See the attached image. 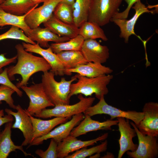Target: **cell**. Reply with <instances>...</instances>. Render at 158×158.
<instances>
[{
  "label": "cell",
  "mask_w": 158,
  "mask_h": 158,
  "mask_svg": "<svg viewBox=\"0 0 158 158\" xmlns=\"http://www.w3.org/2000/svg\"><path fill=\"white\" fill-rule=\"evenodd\" d=\"M75 0H62V1L73 7Z\"/></svg>",
  "instance_id": "39"
},
{
  "label": "cell",
  "mask_w": 158,
  "mask_h": 158,
  "mask_svg": "<svg viewBox=\"0 0 158 158\" xmlns=\"http://www.w3.org/2000/svg\"><path fill=\"white\" fill-rule=\"evenodd\" d=\"M17 112H14L10 109L6 108L5 112L13 116L15 121L13 124L12 128H18L22 132L24 140L22 142L23 146L28 145L31 142L33 131V126L31 119L25 110L23 109L19 104L16 106Z\"/></svg>",
  "instance_id": "12"
},
{
  "label": "cell",
  "mask_w": 158,
  "mask_h": 158,
  "mask_svg": "<svg viewBox=\"0 0 158 158\" xmlns=\"http://www.w3.org/2000/svg\"><path fill=\"white\" fill-rule=\"evenodd\" d=\"M85 115L90 117L97 114H106L110 116V119L123 117L132 120L136 125L139 124L144 116L143 112L134 111H125L108 104L104 97H102L95 105L89 107L83 113Z\"/></svg>",
  "instance_id": "6"
},
{
  "label": "cell",
  "mask_w": 158,
  "mask_h": 158,
  "mask_svg": "<svg viewBox=\"0 0 158 158\" xmlns=\"http://www.w3.org/2000/svg\"><path fill=\"white\" fill-rule=\"evenodd\" d=\"M38 6L35 5L31 0H5L0 4V7L7 13L22 16Z\"/></svg>",
  "instance_id": "24"
},
{
  "label": "cell",
  "mask_w": 158,
  "mask_h": 158,
  "mask_svg": "<svg viewBox=\"0 0 158 158\" xmlns=\"http://www.w3.org/2000/svg\"><path fill=\"white\" fill-rule=\"evenodd\" d=\"M79 101L73 104H61L54 106L52 109H45L35 115L36 117L46 118L52 117L71 118L73 115L84 113L92 106L95 100L93 97H84L79 94L78 97Z\"/></svg>",
  "instance_id": "5"
},
{
  "label": "cell",
  "mask_w": 158,
  "mask_h": 158,
  "mask_svg": "<svg viewBox=\"0 0 158 158\" xmlns=\"http://www.w3.org/2000/svg\"><path fill=\"white\" fill-rule=\"evenodd\" d=\"M15 47L18 61L15 65L7 68V74L10 80H13L15 75H21V80L16 84L18 88L27 86L30 78L35 73L51 70L50 65L43 57L34 56L27 51L21 44H17Z\"/></svg>",
  "instance_id": "1"
},
{
  "label": "cell",
  "mask_w": 158,
  "mask_h": 158,
  "mask_svg": "<svg viewBox=\"0 0 158 158\" xmlns=\"http://www.w3.org/2000/svg\"><path fill=\"white\" fill-rule=\"evenodd\" d=\"M55 74L51 71L43 72L42 76V82L45 92L55 106L69 104L70 99L69 95L70 86L72 83L77 80L75 76L67 80L62 78L59 82L54 78Z\"/></svg>",
  "instance_id": "3"
},
{
  "label": "cell",
  "mask_w": 158,
  "mask_h": 158,
  "mask_svg": "<svg viewBox=\"0 0 158 158\" xmlns=\"http://www.w3.org/2000/svg\"><path fill=\"white\" fill-rule=\"evenodd\" d=\"M43 24L45 28L60 37L70 39L78 35L79 28L74 24H68L61 21L53 14Z\"/></svg>",
  "instance_id": "21"
},
{
  "label": "cell",
  "mask_w": 158,
  "mask_h": 158,
  "mask_svg": "<svg viewBox=\"0 0 158 158\" xmlns=\"http://www.w3.org/2000/svg\"><path fill=\"white\" fill-rule=\"evenodd\" d=\"M15 92L14 90L10 87L3 85L0 86V104L2 101H5L9 107L15 109L16 106L12 97V95Z\"/></svg>",
  "instance_id": "33"
},
{
  "label": "cell",
  "mask_w": 158,
  "mask_h": 158,
  "mask_svg": "<svg viewBox=\"0 0 158 158\" xmlns=\"http://www.w3.org/2000/svg\"><path fill=\"white\" fill-rule=\"evenodd\" d=\"M14 121L13 116L9 114L4 115L3 109H0V127L4 124Z\"/></svg>",
  "instance_id": "38"
},
{
  "label": "cell",
  "mask_w": 158,
  "mask_h": 158,
  "mask_svg": "<svg viewBox=\"0 0 158 158\" xmlns=\"http://www.w3.org/2000/svg\"><path fill=\"white\" fill-rule=\"evenodd\" d=\"M91 0H75L73 6L74 24L79 28L87 21Z\"/></svg>",
  "instance_id": "28"
},
{
  "label": "cell",
  "mask_w": 158,
  "mask_h": 158,
  "mask_svg": "<svg viewBox=\"0 0 158 158\" xmlns=\"http://www.w3.org/2000/svg\"><path fill=\"white\" fill-rule=\"evenodd\" d=\"M135 129L137 136L138 145L134 152L128 151L126 153L132 158H155L158 156L157 137L145 135L140 132L135 124L130 122Z\"/></svg>",
  "instance_id": "8"
},
{
  "label": "cell",
  "mask_w": 158,
  "mask_h": 158,
  "mask_svg": "<svg viewBox=\"0 0 158 158\" xmlns=\"http://www.w3.org/2000/svg\"><path fill=\"white\" fill-rule=\"evenodd\" d=\"M25 109L31 119L33 126L32 134L30 143L34 139L47 134L54 127L67 121L70 118L67 117H55L49 120H43L34 118L28 113L26 109Z\"/></svg>",
  "instance_id": "20"
},
{
  "label": "cell",
  "mask_w": 158,
  "mask_h": 158,
  "mask_svg": "<svg viewBox=\"0 0 158 158\" xmlns=\"http://www.w3.org/2000/svg\"><path fill=\"white\" fill-rule=\"evenodd\" d=\"M108 136V133H106L96 138L82 141L78 140L77 137L70 135L58 143L57 150V158H65L71 153L83 148L94 145L98 141L105 140Z\"/></svg>",
  "instance_id": "13"
},
{
  "label": "cell",
  "mask_w": 158,
  "mask_h": 158,
  "mask_svg": "<svg viewBox=\"0 0 158 158\" xmlns=\"http://www.w3.org/2000/svg\"><path fill=\"white\" fill-rule=\"evenodd\" d=\"M56 54L65 70L73 68L87 63L80 51H63Z\"/></svg>",
  "instance_id": "26"
},
{
  "label": "cell",
  "mask_w": 158,
  "mask_h": 158,
  "mask_svg": "<svg viewBox=\"0 0 158 158\" xmlns=\"http://www.w3.org/2000/svg\"><path fill=\"white\" fill-rule=\"evenodd\" d=\"M17 59V55L11 58H7L4 54H0V74L3 71V67L15 62Z\"/></svg>",
  "instance_id": "37"
},
{
  "label": "cell",
  "mask_w": 158,
  "mask_h": 158,
  "mask_svg": "<svg viewBox=\"0 0 158 158\" xmlns=\"http://www.w3.org/2000/svg\"><path fill=\"white\" fill-rule=\"evenodd\" d=\"M85 115L83 119L71 132L70 135L77 137L87 133L99 130H111L112 126L117 125L118 120L108 119L103 122L93 120Z\"/></svg>",
  "instance_id": "18"
},
{
  "label": "cell",
  "mask_w": 158,
  "mask_h": 158,
  "mask_svg": "<svg viewBox=\"0 0 158 158\" xmlns=\"http://www.w3.org/2000/svg\"><path fill=\"white\" fill-rule=\"evenodd\" d=\"M22 45L27 51L34 53L41 56L49 64L50 71L56 75L63 76L64 75V68L56 54L54 53L50 46L46 49L41 47L39 44H35L23 42Z\"/></svg>",
  "instance_id": "17"
},
{
  "label": "cell",
  "mask_w": 158,
  "mask_h": 158,
  "mask_svg": "<svg viewBox=\"0 0 158 158\" xmlns=\"http://www.w3.org/2000/svg\"><path fill=\"white\" fill-rule=\"evenodd\" d=\"M127 4L126 9L121 12L117 13L112 19H126L128 16L130 8L138 0H124Z\"/></svg>",
  "instance_id": "36"
},
{
  "label": "cell",
  "mask_w": 158,
  "mask_h": 158,
  "mask_svg": "<svg viewBox=\"0 0 158 158\" xmlns=\"http://www.w3.org/2000/svg\"><path fill=\"white\" fill-rule=\"evenodd\" d=\"M58 143L53 138H51L49 145L47 149L44 151L37 149L35 153L42 158H57V150Z\"/></svg>",
  "instance_id": "34"
},
{
  "label": "cell",
  "mask_w": 158,
  "mask_h": 158,
  "mask_svg": "<svg viewBox=\"0 0 158 158\" xmlns=\"http://www.w3.org/2000/svg\"><path fill=\"white\" fill-rule=\"evenodd\" d=\"M8 39L21 40L32 44H36L31 40L22 30L14 26H11L7 31L0 35V41Z\"/></svg>",
  "instance_id": "32"
},
{
  "label": "cell",
  "mask_w": 158,
  "mask_h": 158,
  "mask_svg": "<svg viewBox=\"0 0 158 158\" xmlns=\"http://www.w3.org/2000/svg\"><path fill=\"white\" fill-rule=\"evenodd\" d=\"M84 40L79 35L67 41L53 43L50 46L53 51L57 54L63 51H80Z\"/></svg>",
  "instance_id": "29"
},
{
  "label": "cell",
  "mask_w": 158,
  "mask_h": 158,
  "mask_svg": "<svg viewBox=\"0 0 158 158\" xmlns=\"http://www.w3.org/2000/svg\"><path fill=\"white\" fill-rule=\"evenodd\" d=\"M113 72L110 68L103 66L102 63L87 62L80 65L75 68L64 70V75H71L72 73L88 78L95 77L110 74Z\"/></svg>",
  "instance_id": "19"
},
{
  "label": "cell",
  "mask_w": 158,
  "mask_h": 158,
  "mask_svg": "<svg viewBox=\"0 0 158 158\" xmlns=\"http://www.w3.org/2000/svg\"><path fill=\"white\" fill-rule=\"evenodd\" d=\"M114 156L111 153L107 152V154L104 155L102 158H114Z\"/></svg>",
  "instance_id": "41"
},
{
  "label": "cell",
  "mask_w": 158,
  "mask_h": 158,
  "mask_svg": "<svg viewBox=\"0 0 158 158\" xmlns=\"http://www.w3.org/2000/svg\"><path fill=\"white\" fill-rule=\"evenodd\" d=\"M80 51L87 62L102 64L107 61L109 56L108 47L101 45L95 39L84 40Z\"/></svg>",
  "instance_id": "16"
},
{
  "label": "cell",
  "mask_w": 158,
  "mask_h": 158,
  "mask_svg": "<svg viewBox=\"0 0 158 158\" xmlns=\"http://www.w3.org/2000/svg\"><path fill=\"white\" fill-rule=\"evenodd\" d=\"M35 5H38L40 3H43L45 0H31Z\"/></svg>",
  "instance_id": "40"
},
{
  "label": "cell",
  "mask_w": 158,
  "mask_h": 158,
  "mask_svg": "<svg viewBox=\"0 0 158 158\" xmlns=\"http://www.w3.org/2000/svg\"><path fill=\"white\" fill-rule=\"evenodd\" d=\"M62 0H45L43 4L33 8L27 15L25 21L31 29L40 26L53 14L57 5Z\"/></svg>",
  "instance_id": "11"
},
{
  "label": "cell",
  "mask_w": 158,
  "mask_h": 158,
  "mask_svg": "<svg viewBox=\"0 0 158 158\" xmlns=\"http://www.w3.org/2000/svg\"><path fill=\"white\" fill-rule=\"evenodd\" d=\"M28 37L32 41H36L42 47L46 48L50 46L49 44L50 42L59 43L67 41L70 39L67 37L59 36L47 28L40 26L32 29Z\"/></svg>",
  "instance_id": "23"
},
{
  "label": "cell",
  "mask_w": 158,
  "mask_h": 158,
  "mask_svg": "<svg viewBox=\"0 0 158 158\" xmlns=\"http://www.w3.org/2000/svg\"><path fill=\"white\" fill-rule=\"evenodd\" d=\"M0 85H5L10 87L14 90L18 96L20 97L22 96V91L12 83L9 79L7 74V68H5L0 74Z\"/></svg>",
  "instance_id": "35"
},
{
  "label": "cell",
  "mask_w": 158,
  "mask_h": 158,
  "mask_svg": "<svg viewBox=\"0 0 158 158\" xmlns=\"http://www.w3.org/2000/svg\"><path fill=\"white\" fill-rule=\"evenodd\" d=\"M117 118L120 135L118 140L119 150L118 158H121L127 151H135L138 145L133 142V138L137 136V134L135 129L131 127L128 119L123 117H118Z\"/></svg>",
  "instance_id": "15"
},
{
  "label": "cell",
  "mask_w": 158,
  "mask_h": 158,
  "mask_svg": "<svg viewBox=\"0 0 158 158\" xmlns=\"http://www.w3.org/2000/svg\"><path fill=\"white\" fill-rule=\"evenodd\" d=\"M123 0H91L87 21L102 26L119 12Z\"/></svg>",
  "instance_id": "4"
},
{
  "label": "cell",
  "mask_w": 158,
  "mask_h": 158,
  "mask_svg": "<svg viewBox=\"0 0 158 158\" xmlns=\"http://www.w3.org/2000/svg\"><path fill=\"white\" fill-rule=\"evenodd\" d=\"M144 114L142 119L136 125L143 134L157 137L158 136V103H146L142 110Z\"/></svg>",
  "instance_id": "10"
},
{
  "label": "cell",
  "mask_w": 158,
  "mask_h": 158,
  "mask_svg": "<svg viewBox=\"0 0 158 158\" xmlns=\"http://www.w3.org/2000/svg\"><path fill=\"white\" fill-rule=\"evenodd\" d=\"M107 145V140H105L101 144L90 148L85 147L81 149L68 155L65 158H85L96 153H100L106 151Z\"/></svg>",
  "instance_id": "31"
},
{
  "label": "cell",
  "mask_w": 158,
  "mask_h": 158,
  "mask_svg": "<svg viewBox=\"0 0 158 158\" xmlns=\"http://www.w3.org/2000/svg\"><path fill=\"white\" fill-rule=\"evenodd\" d=\"M100 153H96L95 154H93L90 156L89 158H99L100 157Z\"/></svg>",
  "instance_id": "42"
},
{
  "label": "cell",
  "mask_w": 158,
  "mask_h": 158,
  "mask_svg": "<svg viewBox=\"0 0 158 158\" xmlns=\"http://www.w3.org/2000/svg\"><path fill=\"white\" fill-rule=\"evenodd\" d=\"M78 34L84 40L100 38L106 41L108 39L103 30L96 24L87 21L79 28Z\"/></svg>",
  "instance_id": "27"
},
{
  "label": "cell",
  "mask_w": 158,
  "mask_h": 158,
  "mask_svg": "<svg viewBox=\"0 0 158 158\" xmlns=\"http://www.w3.org/2000/svg\"><path fill=\"white\" fill-rule=\"evenodd\" d=\"M75 76L77 81L72 83L71 85L69 95L70 99L74 95L81 94L87 97L95 94L96 97L99 100L108 93L107 86L113 78V75L110 74L92 78L81 76L77 73Z\"/></svg>",
  "instance_id": "2"
},
{
  "label": "cell",
  "mask_w": 158,
  "mask_h": 158,
  "mask_svg": "<svg viewBox=\"0 0 158 158\" xmlns=\"http://www.w3.org/2000/svg\"><path fill=\"white\" fill-rule=\"evenodd\" d=\"M5 0H0V4L2 3Z\"/></svg>",
  "instance_id": "43"
},
{
  "label": "cell",
  "mask_w": 158,
  "mask_h": 158,
  "mask_svg": "<svg viewBox=\"0 0 158 158\" xmlns=\"http://www.w3.org/2000/svg\"><path fill=\"white\" fill-rule=\"evenodd\" d=\"M85 115L83 113L73 115L69 121L60 124V125L47 134L34 139L28 147L38 145L42 144L44 140L53 138L58 143L69 136L73 128L78 125L84 118Z\"/></svg>",
  "instance_id": "9"
},
{
  "label": "cell",
  "mask_w": 158,
  "mask_h": 158,
  "mask_svg": "<svg viewBox=\"0 0 158 158\" xmlns=\"http://www.w3.org/2000/svg\"><path fill=\"white\" fill-rule=\"evenodd\" d=\"M32 10L23 15L17 16L7 13L0 7V27L7 25L17 27L22 30L28 37L32 29L27 25L25 19L27 15Z\"/></svg>",
  "instance_id": "25"
},
{
  "label": "cell",
  "mask_w": 158,
  "mask_h": 158,
  "mask_svg": "<svg viewBox=\"0 0 158 158\" xmlns=\"http://www.w3.org/2000/svg\"><path fill=\"white\" fill-rule=\"evenodd\" d=\"M132 8L135 10L133 16L130 19H112L111 21L113 22L119 28L121 33L120 37L124 40L126 43H128L129 37L132 35H136L134 32V27L139 17L145 13H153L148 9V7L138 0Z\"/></svg>",
  "instance_id": "14"
},
{
  "label": "cell",
  "mask_w": 158,
  "mask_h": 158,
  "mask_svg": "<svg viewBox=\"0 0 158 158\" xmlns=\"http://www.w3.org/2000/svg\"><path fill=\"white\" fill-rule=\"evenodd\" d=\"M73 7L62 1L56 6L53 14L61 21L68 24H74Z\"/></svg>",
  "instance_id": "30"
},
{
  "label": "cell",
  "mask_w": 158,
  "mask_h": 158,
  "mask_svg": "<svg viewBox=\"0 0 158 158\" xmlns=\"http://www.w3.org/2000/svg\"><path fill=\"white\" fill-rule=\"evenodd\" d=\"M30 99L27 111L32 116L40 113L47 107H54L46 94L42 83L35 84L29 86L20 87Z\"/></svg>",
  "instance_id": "7"
},
{
  "label": "cell",
  "mask_w": 158,
  "mask_h": 158,
  "mask_svg": "<svg viewBox=\"0 0 158 158\" xmlns=\"http://www.w3.org/2000/svg\"><path fill=\"white\" fill-rule=\"evenodd\" d=\"M12 122L5 123L4 129L0 132V158H7L9 154L17 150L21 151L25 156H30L34 157L31 154L24 151L23 146L15 145L11 138Z\"/></svg>",
  "instance_id": "22"
}]
</instances>
